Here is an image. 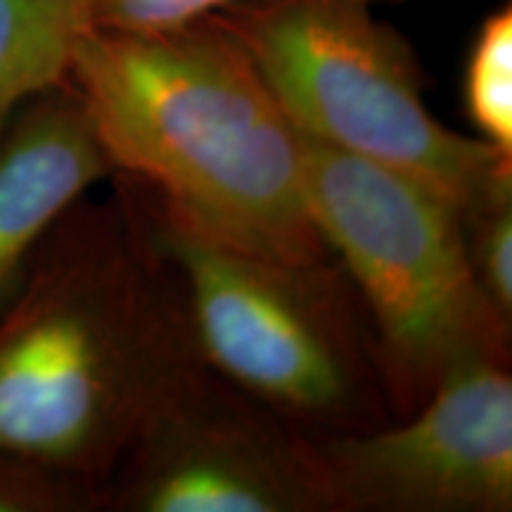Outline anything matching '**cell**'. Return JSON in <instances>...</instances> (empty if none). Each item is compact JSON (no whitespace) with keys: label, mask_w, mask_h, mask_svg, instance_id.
I'll use <instances>...</instances> for the list:
<instances>
[{"label":"cell","mask_w":512,"mask_h":512,"mask_svg":"<svg viewBox=\"0 0 512 512\" xmlns=\"http://www.w3.org/2000/svg\"><path fill=\"white\" fill-rule=\"evenodd\" d=\"M200 361L174 268L117 178L110 200L64 214L0 311V451L105 491L140 420Z\"/></svg>","instance_id":"obj_1"},{"label":"cell","mask_w":512,"mask_h":512,"mask_svg":"<svg viewBox=\"0 0 512 512\" xmlns=\"http://www.w3.org/2000/svg\"><path fill=\"white\" fill-rule=\"evenodd\" d=\"M69 83L114 176L171 221L249 254L328 259L302 131L214 15L140 34L86 29Z\"/></svg>","instance_id":"obj_2"},{"label":"cell","mask_w":512,"mask_h":512,"mask_svg":"<svg viewBox=\"0 0 512 512\" xmlns=\"http://www.w3.org/2000/svg\"><path fill=\"white\" fill-rule=\"evenodd\" d=\"M126 183L174 268L192 342L211 373L311 434L394 420L366 309L332 254L294 264L221 245Z\"/></svg>","instance_id":"obj_3"},{"label":"cell","mask_w":512,"mask_h":512,"mask_svg":"<svg viewBox=\"0 0 512 512\" xmlns=\"http://www.w3.org/2000/svg\"><path fill=\"white\" fill-rule=\"evenodd\" d=\"M304 185L320 238L366 309L394 420L418 411L463 363L510 361V320L479 287L451 202L309 136Z\"/></svg>","instance_id":"obj_4"},{"label":"cell","mask_w":512,"mask_h":512,"mask_svg":"<svg viewBox=\"0 0 512 512\" xmlns=\"http://www.w3.org/2000/svg\"><path fill=\"white\" fill-rule=\"evenodd\" d=\"M373 5L228 0L214 17L304 136L415 178L467 219L512 192V159L434 117L415 50Z\"/></svg>","instance_id":"obj_5"},{"label":"cell","mask_w":512,"mask_h":512,"mask_svg":"<svg viewBox=\"0 0 512 512\" xmlns=\"http://www.w3.org/2000/svg\"><path fill=\"white\" fill-rule=\"evenodd\" d=\"M117 512H337L313 434L200 361L140 420L105 484Z\"/></svg>","instance_id":"obj_6"},{"label":"cell","mask_w":512,"mask_h":512,"mask_svg":"<svg viewBox=\"0 0 512 512\" xmlns=\"http://www.w3.org/2000/svg\"><path fill=\"white\" fill-rule=\"evenodd\" d=\"M313 441L337 512H510V361L463 363L406 418Z\"/></svg>","instance_id":"obj_7"},{"label":"cell","mask_w":512,"mask_h":512,"mask_svg":"<svg viewBox=\"0 0 512 512\" xmlns=\"http://www.w3.org/2000/svg\"><path fill=\"white\" fill-rule=\"evenodd\" d=\"M105 178L114 169L72 83L19 107L0 133V311L64 214Z\"/></svg>","instance_id":"obj_8"},{"label":"cell","mask_w":512,"mask_h":512,"mask_svg":"<svg viewBox=\"0 0 512 512\" xmlns=\"http://www.w3.org/2000/svg\"><path fill=\"white\" fill-rule=\"evenodd\" d=\"M79 0H0V133L19 107L69 81Z\"/></svg>","instance_id":"obj_9"},{"label":"cell","mask_w":512,"mask_h":512,"mask_svg":"<svg viewBox=\"0 0 512 512\" xmlns=\"http://www.w3.org/2000/svg\"><path fill=\"white\" fill-rule=\"evenodd\" d=\"M465 114L479 138L512 159V8L491 12L479 24L467 53Z\"/></svg>","instance_id":"obj_10"},{"label":"cell","mask_w":512,"mask_h":512,"mask_svg":"<svg viewBox=\"0 0 512 512\" xmlns=\"http://www.w3.org/2000/svg\"><path fill=\"white\" fill-rule=\"evenodd\" d=\"M105 510V491L91 479L0 451V512Z\"/></svg>","instance_id":"obj_11"},{"label":"cell","mask_w":512,"mask_h":512,"mask_svg":"<svg viewBox=\"0 0 512 512\" xmlns=\"http://www.w3.org/2000/svg\"><path fill=\"white\" fill-rule=\"evenodd\" d=\"M467 254L482 292L512 323V192L463 219Z\"/></svg>","instance_id":"obj_12"},{"label":"cell","mask_w":512,"mask_h":512,"mask_svg":"<svg viewBox=\"0 0 512 512\" xmlns=\"http://www.w3.org/2000/svg\"><path fill=\"white\" fill-rule=\"evenodd\" d=\"M228 0H79L86 29L164 31L214 15Z\"/></svg>","instance_id":"obj_13"},{"label":"cell","mask_w":512,"mask_h":512,"mask_svg":"<svg viewBox=\"0 0 512 512\" xmlns=\"http://www.w3.org/2000/svg\"><path fill=\"white\" fill-rule=\"evenodd\" d=\"M375 3H380V0H375Z\"/></svg>","instance_id":"obj_14"}]
</instances>
